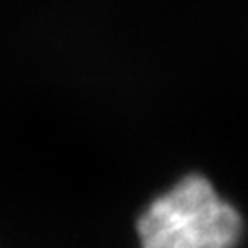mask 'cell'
Listing matches in <instances>:
<instances>
[{
    "mask_svg": "<svg viewBox=\"0 0 248 248\" xmlns=\"http://www.w3.org/2000/svg\"><path fill=\"white\" fill-rule=\"evenodd\" d=\"M242 236V213L199 172L151 199L137 219L139 248H238Z\"/></svg>",
    "mask_w": 248,
    "mask_h": 248,
    "instance_id": "cell-1",
    "label": "cell"
}]
</instances>
